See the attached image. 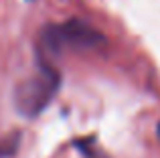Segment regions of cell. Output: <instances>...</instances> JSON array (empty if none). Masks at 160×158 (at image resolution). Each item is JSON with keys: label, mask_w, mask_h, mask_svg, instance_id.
<instances>
[{"label": "cell", "mask_w": 160, "mask_h": 158, "mask_svg": "<svg viewBox=\"0 0 160 158\" xmlns=\"http://www.w3.org/2000/svg\"><path fill=\"white\" fill-rule=\"evenodd\" d=\"M20 140H22L20 132H12V134L2 136L0 138V158H12L14 156L20 148Z\"/></svg>", "instance_id": "277c9868"}, {"label": "cell", "mask_w": 160, "mask_h": 158, "mask_svg": "<svg viewBox=\"0 0 160 158\" xmlns=\"http://www.w3.org/2000/svg\"><path fill=\"white\" fill-rule=\"evenodd\" d=\"M41 39L43 49L53 55H63L65 51H93L106 45V37L93 24L81 18L47 24L41 32Z\"/></svg>", "instance_id": "7a4b0ae2"}, {"label": "cell", "mask_w": 160, "mask_h": 158, "mask_svg": "<svg viewBox=\"0 0 160 158\" xmlns=\"http://www.w3.org/2000/svg\"><path fill=\"white\" fill-rule=\"evenodd\" d=\"M59 87H61V73L51 63L39 59L37 71L14 87L12 93L14 110L27 120L39 118L51 106Z\"/></svg>", "instance_id": "6da1fadb"}, {"label": "cell", "mask_w": 160, "mask_h": 158, "mask_svg": "<svg viewBox=\"0 0 160 158\" xmlns=\"http://www.w3.org/2000/svg\"><path fill=\"white\" fill-rule=\"evenodd\" d=\"M75 148L79 150V154H81L83 158H112L93 138L77 140V142H75Z\"/></svg>", "instance_id": "3957f363"}]
</instances>
